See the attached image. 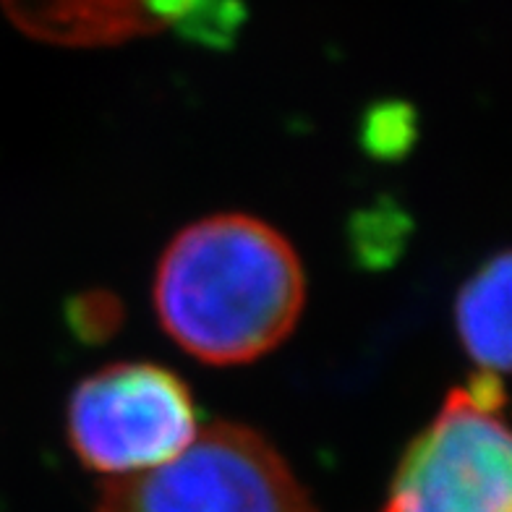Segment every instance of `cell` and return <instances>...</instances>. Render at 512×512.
Masks as SVG:
<instances>
[{"mask_svg":"<svg viewBox=\"0 0 512 512\" xmlns=\"http://www.w3.org/2000/svg\"><path fill=\"white\" fill-rule=\"evenodd\" d=\"M306 304L288 238L251 215L186 225L162 251L155 309L162 330L204 364H251L283 345Z\"/></svg>","mask_w":512,"mask_h":512,"instance_id":"cell-1","label":"cell"},{"mask_svg":"<svg viewBox=\"0 0 512 512\" xmlns=\"http://www.w3.org/2000/svg\"><path fill=\"white\" fill-rule=\"evenodd\" d=\"M499 374L479 371L405 450L382 512H512V452Z\"/></svg>","mask_w":512,"mask_h":512,"instance_id":"cell-2","label":"cell"},{"mask_svg":"<svg viewBox=\"0 0 512 512\" xmlns=\"http://www.w3.org/2000/svg\"><path fill=\"white\" fill-rule=\"evenodd\" d=\"M95 512L319 510L262 434L217 421L168 463L110 481Z\"/></svg>","mask_w":512,"mask_h":512,"instance_id":"cell-3","label":"cell"},{"mask_svg":"<svg viewBox=\"0 0 512 512\" xmlns=\"http://www.w3.org/2000/svg\"><path fill=\"white\" fill-rule=\"evenodd\" d=\"M199 434L194 398L173 371L113 364L79 384L68 403V439L81 465L121 479L168 463Z\"/></svg>","mask_w":512,"mask_h":512,"instance_id":"cell-4","label":"cell"},{"mask_svg":"<svg viewBox=\"0 0 512 512\" xmlns=\"http://www.w3.org/2000/svg\"><path fill=\"white\" fill-rule=\"evenodd\" d=\"M455 327L479 371L502 374L510 366V254L502 251L460 288Z\"/></svg>","mask_w":512,"mask_h":512,"instance_id":"cell-5","label":"cell"}]
</instances>
